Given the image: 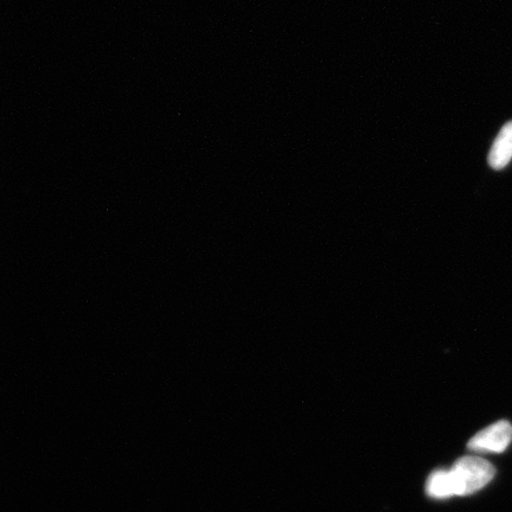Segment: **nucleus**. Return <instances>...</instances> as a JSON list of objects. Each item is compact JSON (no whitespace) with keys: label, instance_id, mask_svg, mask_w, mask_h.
<instances>
[{"label":"nucleus","instance_id":"f257e3e1","mask_svg":"<svg viewBox=\"0 0 512 512\" xmlns=\"http://www.w3.org/2000/svg\"><path fill=\"white\" fill-rule=\"evenodd\" d=\"M450 471L456 485L457 496L476 494L496 475L495 467L488 460L476 456L458 459Z\"/></svg>","mask_w":512,"mask_h":512},{"label":"nucleus","instance_id":"f03ea898","mask_svg":"<svg viewBox=\"0 0 512 512\" xmlns=\"http://www.w3.org/2000/svg\"><path fill=\"white\" fill-rule=\"evenodd\" d=\"M511 441L512 425L507 420H501L477 433L467 447L477 453H503Z\"/></svg>","mask_w":512,"mask_h":512},{"label":"nucleus","instance_id":"7ed1b4c3","mask_svg":"<svg viewBox=\"0 0 512 512\" xmlns=\"http://www.w3.org/2000/svg\"><path fill=\"white\" fill-rule=\"evenodd\" d=\"M512 159V121L502 127L489 153V165L494 170H502Z\"/></svg>","mask_w":512,"mask_h":512},{"label":"nucleus","instance_id":"20e7f679","mask_svg":"<svg viewBox=\"0 0 512 512\" xmlns=\"http://www.w3.org/2000/svg\"><path fill=\"white\" fill-rule=\"evenodd\" d=\"M427 495L434 499H446L457 496L456 485L451 471H434L427 479Z\"/></svg>","mask_w":512,"mask_h":512}]
</instances>
